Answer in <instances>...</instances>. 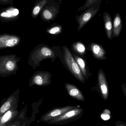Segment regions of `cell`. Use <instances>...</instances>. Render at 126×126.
Here are the masks:
<instances>
[{"instance_id": "cell-22", "label": "cell", "mask_w": 126, "mask_h": 126, "mask_svg": "<svg viewBox=\"0 0 126 126\" xmlns=\"http://www.w3.org/2000/svg\"><path fill=\"white\" fill-rule=\"evenodd\" d=\"M62 31V28L61 26L57 25L49 28L47 30L48 33L51 35H58L60 34Z\"/></svg>"}, {"instance_id": "cell-18", "label": "cell", "mask_w": 126, "mask_h": 126, "mask_svg": "<svg viewBox=\"0 0 126 126\" xmlns=\"http://www.w3.org/2000/svg\"><path fill=\"white\" fill-rule=\"evenodd\" d=\"M25 120L24 109L19 111L16 117L14 118L11 123L8 126H26Z\"/></svg>"}, {"instance_id": "cell-9", "label": "cell", "mask_w": 126, "mask_h": 126, "mask_svg": "<svg viewBox=\"0 0 126 126\" xmlns=\"http://www.w3.org/2000/svg\"><path fill=\"white\" fill-rule=\"evenodd\" d=\"M20 11L18 8L10 6L0 9V20L3 22L16 21L18 19Z\"/></svg>"}, {"instance_id": "cell-5", "label": "cell", "mask_w": 126, "mask_h": 126, "mask_svg": "<svg viewBox=\"0 0 126 126\" xmlns=\"http://www.w3.org/2000/svg\"><path fill=\"white\" fill-rule=\"evenodd\" d=\"M19 93L20 90L18 89L9 97L1 100L0 106V116L13 108L18 107Z\"/></svg>"}, {"instance_id": "cell-7", "label": "cell", "mask_w": 126, "mask_h": 126, "mask_svg": "<svg viewBox=\"0 0 126 126\" xmlns=\"http://www.w3.org/2000/svg\"><path fill=\"white\" fill-rule=\"evenodd\" d=\"M79 108H80L79 106H68L63 107L54 108L42 115L41 120L48 123L50 121L61 116L69 111Z\"/></svg>"}, {"instance_id": "cell-8", "label": "cell", "mask_w": 126, "mask_h": 126, "mask_svg": "<svg viewBox=\"0 0 126 126\" xmlns=\"http://www.w3.org/2000/svg\"><path fill=\"white\" fill-rule=\"evenodd\" d=\"M21 41L20 37L17 35L9 34L0 35V49L12 48L19 45Z\"/></svg>"}, {"instance_id": "cell-6", "label": "cell", "mask_w": 126, "mask_h": 126, "mask_svg": "<svg viewBox=\"0 0 126 126\" xmlns=\"http://www.w3.org/2000/svg\"><path fill=\"white\" fill-rule=\"evenodd\" d=\"M52 75L47 72L37 71L35 72L30 80V87L34 85L45 86L49 85L51 82Z\"/></svg>"}, {"instance_id": "cell-15", "label": "cell", "mask_w": 126, "mask_h": 126, "mask_svg": "<svg viewBox=\"0 0 126 126\" xmlns=\"http://www.w3.org/2000/svg\"><path fill=\"white\" fill-rule=\"evenodd\" d=\"M58 12V9L53 5L44 8L41 13V16L44 20H52L55 19Z\"/></svg>"}, {"instance_id": "cell-20", "label": "cell", "mask_w": 126, "mask_h": 126, "mask_svg": "<svg viewBox=\"0 0 126 126\" xmlns=\"http://www.w3.org/2000/svg\"><path fill=\"white\" fill-rule=\"evenodd\" d=\"M47 0H42L38 2L34 6L32 10V16L33 18L37 17L44 5L46 4Z\"/></svg>"}, {"instance_id": "cell-1", "label": "cell", "mask_w": 126, "mask_h": 126, "mask_svg": "<svg viewBox=\"0 0 126 126\" xmlns=\"http://www.w3.org/2000/svg\"><path fill=\"white\" fill-rule=\"evenodd\" d=\"M20 60V58L13 54L0 55V77L5 78L16 74Z\"/></svg>"}, {"instance_id": "cell-3", "label": "cell", "mask_w": 126, "mask_h": 126, "mask_svg": "<svg viewBox=\"0 0 126 126\" xmlns=\"http://www.w3.org/2000/svg\"><path fill=\"white\" fill-rule=\"evenodd\" d=\"M64 52V60L67 66L73 75L82 83H84L85 78L82 74L78 64L73 57L69 50L66 46L63 47Z\"/></svg>"}, {"instance_id": "cell-26", "label": "cell", "mask_w": 126, "mask_h": 126, "mask_svg": "<svg viewBox=\"0 0 126 126\" xmlns=\"http://www.w3.org/2000/svg\"><path fill=\"white\" fill-rule=\"evenodd\" d=\"M121 87L123 93L126 97V83H123L121 85Z\"/></svg>"}, {"instance_id": "cell-24", "label": "cell", "mask_w": 126, "mask_h": 126, "mask_svg": "<svg viewBox=\"0 0 126 126\" xmlns=\"http://www.w3.org/2000/svg\"><path fill=\"white\" fill-rule=\"evenodd\" d=\"M99 1V0H88L86 1L85 4L83 6L87 8L88 7L90 6V5H92Z\"/></svg>"}, {"instance_id": "cell-10", "label": "cell", "mask_w": 126, "mask_h": 126, "mask_svg": "<svg viewBox=\"0 0 126 126\" xmlns=\"http://www.w3.org/2000/svg\"><path fill=\"white\" fill-rule=\"evenodd\" d=\"M100 9V6H94L84 12L79 16H77V21L78 23V30L79 31L84 27L97 14Z\"/></svg>"}, {"instance_id": "cell-14", "label": "cell", "mask_w": 126, "mask_h": 126, "mask_svg": "<svg viewBox=\"0 0 126 126\" xmlns=\"http://www.w3.org/2000/svg\"><path fill=\"white\" fill-rule=\"evenodd\" d=\"M90 49L94 57L100 60H105L107 59L106 52L103 47L97 43H92L90 44Z\"/></svg>"}, {"instance_id": "cell-23", "label": "cell", "mask_w": 126, "mask_h": 126, "mask_svg": "<svg viewBox=\"0 0 126 126\" xmlns=\"http://www.w3.org/2000/svg\"><path fill=\"white\" fill-rule=\"evenodd\" d=\"M0 4L7 5L9 4L10 6H13V0H0Z\"/></svg>"}, {"instance_id": "cell-17", "label": "cell", "mask_w": 126, "mask_h": 126, "mask_svg": "<svg viewBox=\"0 0 126 126\" xmlns=\"http://www.w3.org/2000/svg\"><path fill=\"white\" fill-rule=\"evenodd\" d=\"M123 23L122 19L119 13L117 12L115 16L113 21L112 37L113 38L118 37L122 30Z\"/></svg>"}, {"instance_id": "cell-2", "label": "cell", "mask_w": 126, "mask_h": 126, "mask_svg": "<svg viewBox=\"0 0 126 126\" xmlns=\"http://www.w3.org/2000/svg\"><path fill=\"white\" fill-rule=\"evenodd\" d=\"M55 53L49 47H42L32 51L30 53L28 63L35 69L39 63L44 59L54 58Z\"/></svg>"}, {"instance_id": "cell-19", "label": "cell", "mask_w": 126, "mask_h": 126, "mask_svg": "<svg viewBox=\"0 0 126 126\" xmlns=\"http://www.w3.org/2000/svg\"><path fill=\"white\" fill-rule=\"evenodd\" d=\"M74 59L78 64L82 74L84 78H87V66L84 60L80 57L78 55L74 56Z\"/></svg>"}, {"instance_id": "cell-13", "label": "cell", "mask_w": 126, "mask_h": 126, "mask_svg": "<svg viewBox=\"0 0 126 126\" xmlns=\"http://www.w3.org/2000/svg\"><path fill=\"white\" fill-rule=\"evenodd\" d=\"M65 87L68 94L70 97L80 101H85L84 96L77 87L73 84L66 83Z\"/></svg>"}, {"instance_id": "cell-11", "label": "cell", "mask_w": 126, "mask_h": 126, "mask_svg": "<svg viewBox=\"0 0 126 126\" xmlns=\"http://www.w3.org/2000/svg\"><path fill=\"white\" fill-rule=\"evenodd\" d=\"M97 81L101 96L103 100H107L109 95V89L106 75L102 69H100L98 71Z\"/></svg>"}, {"instance_id": "cell-12", "label": "cell", "mask_w": 126, "mask_h": 126, "mask_svg": "<svg viewBox=\"0 0 126 126\" xmlns=\"http://www.w3.org/2000/svg\"><path fill=\"white\" fill-rule=\"evenodd\" d=\"M18 107H15L0 116V126H8L18 114Z\"/></svg>"}, {"instance_id": "cell-4", "label": "cell", "mask_w": 126, "mask_h": 126, "mask_svg": "<svg viewBox=\"0 0 126 126\" xmlns=\"http://www.w3.org/2000/svg\"><path fill=\"white\" fill-rule=\"evenodd\" d=\"M83 112V109L80 107L69 111L61 116L55 118L48 122L49 124H62L69 123L73 121L78 120L81 117Z\"/></svg>"}, {"instance_id": "cell-21", "label": "cell", "mask_w": 126, "mask_h": 126, "mask_svg": "<svg viewBox=\"0 0 126 126\" xmlns=\"http://www.w3.org/2000/svg\"><path fill=\"white\" fill-rule=\"evenodd\" d=\"M72 48L75 51L81 55H83L86 52L85 46L80 42L73 43L72 45Z\"/></svg>"}, {"instance_id": "cell-27", "label": "cell", "mask_w": 126, "mask_h": 126, "mask_svg": "<svg viewBox=\"0 0 126 126\" xmlns=\"http://www.w3.org/2000/svg\"></svg>"}, {"instance_id": "cell-25", "label": "cell", "mask_w": 126, "mask_h": 126, "mask_svg": "<svg viewBox=\"0 0 126 126\" xmlns=\"http://www.w3.org/2000/svg\"><path fill=\"white\" fill-rule=\"evenodd\" d=\"M115 126H126V122L120 120L118 121L115 122Z\"/></svg>"}, {"instance_id": "cell-16", "label": "cell", "mask_w": 126, "mask_h": 126, "mask_svg": "<svg viewBox=\"0 0 126 126\" xmlns=\"http://www.w3.org/2000/svg\"><path fill=\"white\" fill-rule=\"evenodd\" d=\"M103 18L104 22V28L107 38L111 40L112 37V26L111 18L109 13L106 11L103 13Z\"/></svg>"}]
</instances>
